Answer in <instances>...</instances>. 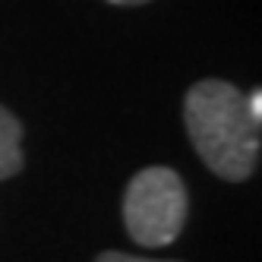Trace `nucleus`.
Here are the masks:
<instances>
[{"label":"nucleus","mask_w":262,"mask_h":262,"mask_svg":"<svg viewBox=\"0 0 262 262\" xmlns=\"http://www.w3.org/2000/svg\"><path fill=\"white\" fill-rule=\"evenodd\" d=\"M114 7H139V4H148V0H107Z\"/></svg>","instance_id":"5"},{"label":"nucleus","mask_w":262,"mask_h":262,"mask_svg":"<svg viewBox=\"0 0 262 262\" xmlns=\"http://www.w3.org/2000/svg\"><path fill=\"white\" fill-rule=\"evenodd\" d=\"M190 215L186 183L171 167H142L123 193V224L133 243L145 250L171 247Z\"/></svg>","instance_id":"2"},{"label":"nucleus","mask_w":262,"mask_h":262,"mask_svg":"<svg viewBox=\"0 0 262 262\" xmlns=\"http://www.w3.org/2000/svg\"><path fill=\"white\" fill-rule=\"evenodd\" d=\"M183 123L193 148L221 180H250L259 167V120L250 114L247 95L224 79H202L186 92Z\"/></svg>","instance_id":"1"},{"label":"nucleus","mask_w":262,"mask_h":262,"mask_svg":"<svg viewBox=\"0 0 262 262\" xmlns=\"http://www.w3.org/2000/svg\"><path fill=\"white\" fill-rule=\"evenodd\" d=\"M95 262H167V259H148V256H129V253L107 250V253H101Z\"/></svg>","instance_id":"4"},{"label":"nucleus","mask_w":262,"mask_h":262,"mask_svg":"<svg viewBox=\"0 0 262 262\" xmlns=\"http://www.w3.org/2000/svg\"><path fill=\"white\" fill-rule=\"evenodd\" d=\"M23 123L0 104V180L23 171Z\"/></svg>","instance_id":"3"}]
</instances>
